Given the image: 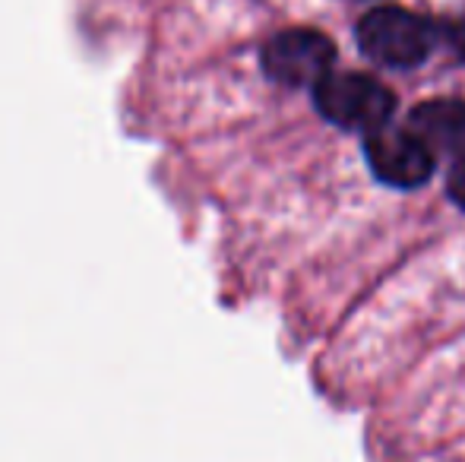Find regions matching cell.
Masks as SVG:
<instances>
[{
	"mask_svg": "<svg viewBox=\"0 0 465 462\" xmlns=\"http://www.w3.org/2000/svg\"><path fill=\"white\" fill-rule=\"evenodd\" d=\"M355 42L373 64L390 70H411L430 57L437 29L430 19L405 6H373L355 25Z\"/></svg>",
	"mask_w": 465,
	"mask_h": 462,
	"instance_id": "cell-1",
	"label": "cell"
},
{
	"mask_svg": "<svg viewBox=\"0 0 465 462\" xmlns=\"http://www.w3.org/2000/svg\"><path fill=\"white\" fill-rule=\"evenodd\" d=\"M313 105L330 123L342 130H380L396 112V95L368 74H326L313 86Z\"/></svg>",
	"mask_w": 465,
	"mask_h": 462,
	"instance_id": "cell-2",
	"label": "cell"
},
{
	"mask_svg": "<svg viewBox=\"0 0 465 462\" xmlns=\"http://www.w3.org/2000/svg\"><path fill=\"white\" fill-rule=\"evenodd\" d=\"M263 74L288 89L317 86L336 64V44L317 29H282L260 51Z\"/></svg>",
	"mask_w": 465,
	"mask_h": 462,
	"instance_id": "cell-3",
	"label": "cell"
},
{
	"mask_svg": "<svg viewBox=\"0 0 465 462\" xmlns=\"http://www.w3.org/2000/svg\"><path fill=\"white\" fill-rule=\"evenodd\" d=\"M371 172L390 187H418L434 174V152L411 133L409 127H380L371 130L364 140Z\"/></svg>",
	"mask_w": 465,
	"mask_h": 462,
	"instance_id": "cell-4",
	"label": "cell"
},
{
	"mask_svg": "<svg viewBox=\"0 0 465 462\" xmlns=\"http://www.w3.org/2000/svg\"><path fill=\"white\" fill-rule=\"evenodd\" d=\"M405 127L434 152V159H440V155L460 159V155H465V102L462 99L421 102V105L411 108Z\"/></svg>",
	"mask_w": 465,
	"mask_h": 462,
	"instance_id": "cell-5",
	"label": "cell"
},
{
	"mask_svg": "<svg viewBox=\"0 0 465 462\" xmlns=\"http://www.w3.org/2000/svg\"><path fill=\"white\" fill-rule=\"evenodd\" d=\"M447 193H450V200H453L456 206H462V210H465V155H460V159L453 162V168H450Z\"/></svg>",
	"mask_w": 465,
	"mask_h": 462,
	"instance_id": "cell-6",
	"label": "cell"
},
{
	"mask_svg": "<svg viewBox=\"0 0 465 462\" xmlns=\"http://www.w3.org/2000/svg\"><path fill=\"white\" fill-rule=\"evenodd\" d=\"M443 35H447L453 54L460 57V61H465V10L460 13V16L450 19L447 25H443Z\"/></svg>",
	"mask_w": 465,
	"mask_h": 462,
	"instance_id": "cell-7",
	"label": "cell"
}]
</instances>
